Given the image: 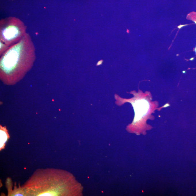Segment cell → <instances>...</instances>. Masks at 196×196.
<instances>
[{
  "instance_id": "obj_6",
  "label": "cell",
  "mask_w": 196,
  "mask_h": 196,
  "mask_svg": "<svg viewBox=\"0 0 196 196\" xmlns=\"http://www.w3.org/2000/svg\"><path fill=\"white\" fill-rule=\"evenodd\" d=\"M9 48L5 44L0 41V55L2 56Z\"/></svg>"
},
{
  "instance_id": "obj_4",
  "label": "cell",
  "mask_w": 196,
  "mask_h": 196,
  "mask_svg": "<svg viewBox=\"0 0 196 196\" xmlns=\"http://www.w3.org/2000/svg\"><path fill=\"white\" fill-rule=\"evenodd\" d=\"M134 108L135 116L133 125H136L141 122L148 115L150 109L148 101L144 98L137 99L131 102Z\"/></svg>"
},
{
  "instance_id": "obj_5",
  "label": "cell",
  "mask_w": 196,
  "mask_h": 196,
  "mask_svg": "<svg viewBox=\"0 0 196 196\" xmlns=\"http://www.w3.org/2000/svg\"><path fill=\"white\" fill-rule=\"evenodd\" d=\"M0 133H1V149H3L5 146V143L9 137L7 130L6 127H3L1 125L0 129Z\"/></svg>"
},
{
  "instance_id": "obj_1",
  "label": "cell",
  "mask_w": 196,
  "mask_h": 196,
  "mask_svg": "<svg viewBox=\"0 0 196 196\" xmlns=\"http://www.w3.org/2000/svg\"><path fill=\"white\" fill-rule=\"evenodd\" d=\"M36 59L35 49L28 33L1 56L0 79L4 84L14 85L31 69Z\"/></svg>"
},
{
  "instance_id": "obj_2",
  "label": "cell",
  "mask_w": 196,
  "mask_h": 196,
  "mask_svg": "<svg viewBox=\"0 0 196 196\" xmlns=\"http://www.w3.org/2000/svg\"><path fill=\"white\" fill-rule=\"evenodd\" d=\"M61 172L60 171L55 180H53L54 178H51L50 180L43 171L36 172L24 186L26 191L30 195H77L75 193L78 194L77 193L79 192L75 190L80 191L81 189L80 185L75 182V180L71 175L63 172L57 180L56 179Z\"/></svg>"
},
{
  "instance_id": "obj_3",
  "label": "cell",
  "mask_w": 196,
  "mask_h": 196,
  "mask_svg": "<svg viewBox=\"0 0 196 196\" xmlns=\"http://www.w3.org/2000/svg\"><path fill=\"white\" fill-rule=\"evenodd\" d=\"M27 27L20 19L14 16L0 20V41L10 47L18 43L26 34Z\"/></svg>"
}]
</instances>
